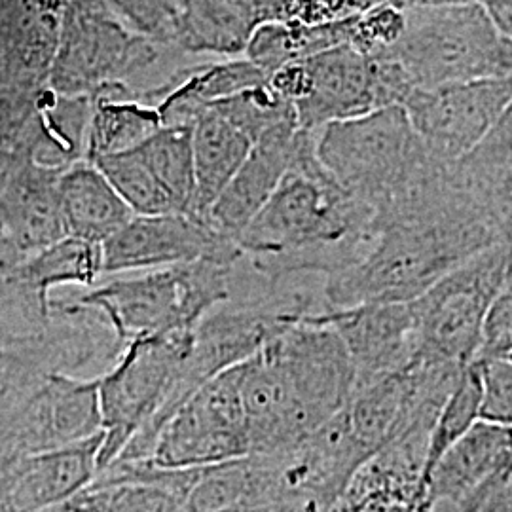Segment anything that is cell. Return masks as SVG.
Segmentation results:
<instances>
[{
    "mask_svg": "<svg viewBox=\"0 0 512 512\" xmlns=\"http://www.w3.org/2000/svg\"><path fill=\"white\" fill-rule=\"evenodd\" d=\"M499 243L494 220L458 162L452 183L427 202L378 222L370 251L327 277V311L414 302L444 275Z\"/></svg>",
    "mask_w": 512,
    "mask_h": 512,
    "instance_id": "1",
    "label": "cell"
},
{
    "mask_svg": "<svg viewBox=\"0 0 512 512\" xmlns=\"http://www.w3.org/2000/svg\"><path fill=\"white\" fill-rule=\"evenodd\" d=\"M317 131L302 129L293 164L238 238L256 272L334 275L370 251L376 213L334 181L315 152Z\"/></svg>",
    "mask_w": 512,
    "mask_h": 512,
    "instance_id": "2",
    "label": "cell"
},
{
    "mask_svg": "<svg viewBox=\"0 0 512 512\" xmlns=\"http://www.w3.org/2000/svg\"><path fill=\"white\" fill-rule=\"evenodd\" d=\"M315 152L334 181L376 213V222L435 186L454 165L429 152L403 107L332 122L317 131Z\"/></svg>",
    "mask_w": 512,
    "mask_h": 512,
    "instance_id": "3",
    "label": "cell"
},
{
    "mask_svg": "<svg viewBox=\"0 0 512 512\" xmlns=\"http://www.w3.org/2000/svg\"><path fill=\"white\" fill-rule=\"evenodd\" d=\"M192 332L131 340L99 378L103 442L97 475L116 461H147L171 418V397L192 348Z\"/></svg>",
    "mask_w": 512,
    "mask_h": 512,
    "instance_id": "4",
    "label": "cell"
},
{
    "mask_svg": "<svg viewBox=\"0 0 512 512\" xmlns=\"http://www.w3.org/2000/svg\"><path fill=\"white\" fill-rule=\"evenodd\" d=\"M232 264L202 260L110 275L90 289H76V298L97 311L126 348L137 338L196 329L205 313L230 298Z\"/></svg>",
    "mask_w": 512,
    "mask_h": 512,
    "instance_id": "5",
    "label": "cell"
},
{
    "mask_svg": "<svg viewBox=\"0 0 512 512\" xmlns=\"http://www.w3.org/2000/svg\"><path fill=\"white\" fill-rule=\"evenodd\" d=\"M404 14L403 37L378 59L395 61L412 88L511 78L512 40L484 6H408Z\"/></svg>",
    "mask_w": 512,
    "mask_h": 512,
    "instance_id": "6",
    "label": "cell"
},
{
    "mask_svg": "<svg viewBox=\"0 0 512 512\" xmlns=\"http://www.w3.org/2000/svg\"><path fill=\"white\" fill-rule=\"evenodd\" d=\"M507 266V243L469 258L412 302L416 355L444 365L475 363Z\"/></svg>",
    "mask_w": 512,
    "mask_h": 512,
    "instance_id": "7",
    "label": "cell"
},
{
    "mask_svg": "<svg viewBox=\"0 0 512 512\" xmlns=\"http://www.w3.org/2000/svg\"><path fill=\"white\" fill-rule=\"evenodd\" d=\"M158 46L131 31L107 0H69L46 86L59 95L90 97L110 84H126L135 69L158 59Z\"/></svg>",
    "mask_w": 512,
    "mask_h": 512,
    "instance_id": "8",
    "label": "cell"
},
{
    "mask_svg": "<svg viewBox=\"0 0 512 512\" xmlns=\"http://www.w3.org/2000/svg\"><path fill=\"white\" fill-rule=\"evenodd\" d=\"M249 456L238 365L203 384L177 408L145 463L165 471H192Z\"/></svg>",
    "mask_w": 512,
    "mask_h": 512,
    "instance_id": "9",
    "label": "cell"
},
{
    "mask_svg": "<svg viewBox=\"0 0 512 512\" xmlns=\"http://www.w3.org/2000/svg\"><path fill=\"white\" fill-rule=\"evenodd\" d=\"M310 90L294 105L298 126L319 131L332 122L359 118L374 110L403 107L412 84L389 59H374L351 46H336L304 59Z\"/></svg>",
    "mask_w": 512,
    "mask_h": 512,
    "instance_id": "10",
    "label": "cell"
},
{
    "mask_svg": "<svg viewBox=\"0 0 512 512\" xmlns=\"http://www.w3.org/2000/svg\"><path fill=\"white\" fill-rule=\"evenodd\" d=\"M264 349L281 368L308 437L346 408L357 374L342 338L330 325L296 323Z\"/></svg>",
    "mask_w": 512,
    "mask_h": 512,
    "instance_id": "11",
    "label": "cell"
},
{
    "mask_svg": "<svg viewBox=\"0 0 512 512\" xmlns=\"http://www.w3.org/2000/svg\"><path fill=\"white\" fill-rule=\"evenodd\" d=\"M511 101L512 76L414 88L403 109L429 152L456 164L486 139Z\"/></svg>",
    "mask_w": 512,
    "mask_h": 512,
    "instance_id": "12",
    "label": "cell"
},
{
    "mask_svg": "<svg viewBox=\"0 0 512 512\" xmlns=\"http://www.w3.org/2000/svg\"><path fill=\"white\" fill-rule=\"evenodd\" d=\"M101 247L105 277L202 260L232 264L241 256L236 239L220 234L207 220L186 213L135 215Z\"/></svg>",
    "mask_w": 512,
    "mask_h": 512,
    "instance_id": "13",
    "label": "cell"
},
{
    "mask_svg": "<svg viewBox=\"0 0 512 512\" xmlns=\"http://www.w3.org/2000/svg\"><path fill=\"white\" fill-rule=\"evenodd\" d=\"M308 321L327 323L338 332L355 366L357 382L397 372L416 357L412 302L332 310Z\"/></svg>",
    "mask_w": 512,
    "mask_h": 512,
    "instance_id": "14",
    "label": "cell"
},
{
    "mask_svg": "<svg viewBox=\"0 0 512 512\" xmlns=\"http://www.w3.org/2000/svg\"><path fill=\"white\" fill-rule=\"evenodd\" d=\"M101 442L103 433L23 456L0 482V512H44L71 501L95 480Z\"/></svg>",
    "mask_w": 512,
    "mask_h": 512,
    "instance_id": "15",
    "label": "cell"
},
{
    "mask_svg": "<svg viewBox=\"0 0 512 512\" xmlns=\"http://www.w3.org/2000/svg\"><path fill=\"white\" fill-rule=\"evenodd\" d=\"M300 135L298 120H287L256 139L247 160L207 215L215 230L238 241L293 164Z\"/></svg>",
    "mask_w": 512,
    "mask_h": 512,
    "instance_id": "16",
    "label": "cell"
},
{
    "mask_svg": "<svg viewBox=\"0 0 512 512\" xmlns=\"http://www.w3.org/2000/svg\"><path fill=\"white\" fill-rule=\"evenodd\" d=\"M63 171L21 158L0 196V232L25 260L69 238L59 198V177Z\"/></svg>",
    "mask_w": 512,
    "mask_h": 512,
    "instance_id": "17",
    "label": "cell"
},
{
    "mask_svg": "<svg viewBox=\"0 0 512 512\" xmlns=\"http://www.w3.org/2000/svg\"><path fill=\"white\" fill-rule=\"evenodd\" d=\"M287 0H179L173 44L192 54H245L262 23L283 21Z\"/></svg>",
    "mask_w": 512,
    "mask_h": 512,
    "instance_id": "18",
    "label": "cell"
},
{
    "mask_svg": "<svg viewBox=\"0 0 512 512\" xmlns=\"http://www.w3.org/2000/svg\"><path fill=\"white\" fill-rule=\"evenodd\" d=\"M511 475L509 427L478 420L439 459L425 482L431 505L452 501L461 507L482 488Z\"/></svg>",
    "mask_w": 512,
    "mask_h": 512,
    "instance_id": "19",
    "label": "cell"
},
{
    "mask_svg": "<svg viewBox=\"0 0 512 512\" xmlns=\"http://www.w3.org/2000/svg\"><path fill=\"white\" fill-rule=\"evenodd\" d=\"M101 431L99 378L46 374L31 412L35 452L55 450L97 437Z\"/></svg>",
    "mask_w": 512,
    "mask_h": 512,
    "instance_id": "20",
    "label": "cell"
},
{
    "mask_svg": "<svg viewBox=\"0 0 512 512\" xmlns=\"http://www.w3.org/2000/svg\"><path fill=\"white\" fill-rule=\"evenodd\" d=\"M59 198L67 234L97 245L135 217L99 167L88 160L74 162L61 173Z\"/></svg>",
    "mask_w": 512,
    "mask_h": 512,
    "instance_id": "21",
    "label": "cell"
},
{
    "mask_svg": "<svg viewBox=\"0 0 512 512\" xmlns=\"http://www.w3.org/2000/svg\"><path fill=\"white\" fill-rule=\"evenodd\" d=\"M92 116L86 139V160L122 154L141 147L164 128L154 105L135 97L128 84H110L90 95Z\"/></svg>",
    "mask_w": 512,
    "mask_h": 512,
    "instance_id": "22",
    "label": "cell"
},
{
    "mask_svg": "<svg viewBox=\"0 0 512 512\" xmlns=\"http://www.w3.org/2000/svg\"><path fill=\"white\" fill-rule=\"evenodd\" d=\"M251 148L253 141L215 110H205L196 120L192 126L196 184L192 217L207 220L211 207L247 160Z\"/></svg>",
    "mask_w": 512,
    "mask_h": 512,
    "instance_id": "23",
    "label": "cell"
},
{
    "mask_svg": "<svg viewBox=\"0 0 512 512\" xmlns=\"http://www.w3.org/2000/svg\"><path fill=\"white\" fill-rule=\"evenodd\" d=\"M19 274L46 300L48 293L55 289H90L105 277L103 247L69 236L29 256L19 266Z\"/></svg>",
    "mask_w": 512,
    "mask_h": 512,
    "instance_id": "24",
    "label": "cell"
},
{
    "mask_svg": "<svg viewBox=\"0 0 512 512\" xmlns=\"http://www.w3.org/2000/svg\"><path fill=\"white\" fill-rule=\"evenodd\" d=\"M139 152L177 213L190 215L196 188L192 128L164 126L139 147Z\"/></svg>",
    "mask_w": 512,
    "mask_h": 512,
    "instance_id": "25",
    "label": "cell"
},
{
    "mask_svg": "<svg viewBox=\"0 0 512 512\" xmlns=\"http://www.w3.org/2000/svg\"><path fill=\"white\" fill-rule=\"evenodd\" d=\"M480 404H482V385L476 363L465 366L452 387L450 395L440 406L437 420L433 423L425 458L421 467V482L425 486L427 478L439 459L458 442L463 435L471 431V427L480 420Z\"/></svg>",
    "mask_w": 512,
    "mask_h": 512,
    "instance_id": "26",
    "label": "cell"
},
{
    "mask_svg": "<svg viewBox=\"0 0 512 512\" xmlns=\"http://www.w3.org/2000/svg\"><path fill=\"white\" fill-rule=\"evenodd\" d=\"M93 164L107 177L120 198L128 203L133 215H169L175 205L145 164L139 147L101 158Z\"/></svg>",
    "mask_w": 512,
    "mask_h": 512,
    "instance_id": "27",
    "label": "cell"
},
{
    "mask_svg": "<svg viewBox=\"0 0 512 512\" xmlns=\"http://www.w3.org/2000/svg\"><path fill=\"white\" fill-rule=\"evenodd\" d=\"M211 110H215L224 120H228L234 128L245 133L253 143L281 122L296 120L293 105L283 101L277 93L270 88V84H260L251 90L232 95L213 103Z\"/></svg>",
    "mask_w": 512,
    "mask_h": 512,
    "instance_id": "28",
    "label": "cell"
},
{
    "mask_svg": "<svg viewBox=\"0 0 512 512\" xmlns=\"http://www.w3.org/2000/svg\"><path fill=\"white\" fill-rule=\"evenodd\" d=\"M406 8L380 6L349 18L348 46L368 57H384L403 37Z\"/></svg>",
    "mask_w": 512,
    "mask_h": 512,
    "instance_id": "29",
    "label": "cell"
},
{
    "mask_svg": "<svg viewBox=\"0 0 512 512\" xmlns=\"http://www.w3.org/2000/svg\"><path fill=\"white\" fill-rule=\"evenodd\" d=\"M116 16L137 35L156 44H173L179 0H107Z\"/></svg>",
    "mask_w": 512,
    "mask_h": 512,
    "instance_id": "30",
    "label": "cell"
},
{
    "mask_svg": "<svg viewBox=\"0 0 512 512\" xmlns=\"http://www.w3.org/2000/svg\"><path fill=\"white\" fill-rule=\"evenodd\" d=\"M482 385L480 420L512 427V361L509 357H478Z\"/></svg>",
    "mask_w": 512,
    "mask_h": 512,
    "instance_id": "31",
    "label": "cell"
},
{
    "mask_svg": "<svg viewBox=\"0 0 512 512\" xmlns=\"http://www.w3.org/2000/svg\"><path fill=\"white\" fill-rule=\"evenodd\" d=\"M40 90L0 93V150L21 156L37 114Z\"/></svg>",
    "mask_w": 512,
    "mask_h": 512,
    "instance_id": "32",
    "label": "cell"
},
{
    "mask_svg": "<svg viewBox=\"0 0 512 512\" xmlns=\"http://www.w3.org/2000/svg\"><path fill=\"white\" fill-rule=\"evenodd\" d=\"M465 173V171H463ZM494 220L501 243H512V152L482 179H471Z\"/></svg>",
    "mask_w": 512,
    "mask_h": 512,
    "instance_id": "33",
    "label": "cell"
},
{
    "mask_svg": "<svg viewBox=\"0 0 512 512\" xmlns=\"http://www.w3.org/2000/svg\"><path fill=\"white\" fill-rule=\"evenodd\" d=\"M512 353V243L507 245V266L484 327L478 357H505Z\"/></svg>",
    "mask_w": 512,
    "mask_h": 512,
    "instance_id": "34",
    "label": "cell"
},
{
    "mask_svg": "<svg viewBox=\"0 0 512 512\" xmlns=\"http://www.w3.org/2000/svg\"><path fill=\"white\" fill-rule=\"evenodd\" d=\"M512 152V101L501 118L497 120L492 131L478 147L459 160L461 169L471 179H482L492 173L497 165L501 164Z\"/></svg>",
    "mask_w": 512,
    "mask_h": 512,
    "instance_id": "35",
    "label": "cell"
},
{
    "mask_svg": "<svg viewBox=\"0 0 512 512\" xmlns=\"http://www.w3.org/2000/svg\"><path fill=\"white\" fill-rule=\"evenodd\" d=\"M459 512H512V475L476 492Z\"/></svg>",
    "mask_w": 512,
    "mask_h": 512,
    "instance_id": "36",
    "label": "cell"
},
{
    "mask_svg": "<svg viewBox=\"0 0 512 512\" xmlns=\"http://www.w3.org/2000/svg\"><path fill=\"white\" fill-rule=\"evenodd\" d=\"M484 8L499 33L512 40V0H486Z\"/></svg>",
    "mask_w": 512,
    "mask_h": 512,
    "instance_id": "37",
    "label": "cell"
},
{
    "mask_svg": "<svg viewBox=\"0 0 512 512\" xmlns=\"http://www.w3.org/2000/svg\"><path fill=\"white\" fill-rule=\"evenodd\" d=\"M23 262H25V256L21 255L18 249L0 232V281H4L6 277L14 274Z\"/></svg>",
    "mask_w": 512,
    "mask_h": 512,
    "instance_id": "38",
    "label": "cell"
},
{
    "mask_svg": "<svg viewBox=\"0 0 512 512\" xmlns=\"http://www.w3.org/2000/svg\"><path fill=\"white\" fill-rule=\"evenodd\" d=\"M19 164H21V156L14 154V152L0 150V196H2L4 188L10 183L12 175L16 173Z\"/></svg>",
    "mask_w": 512,
    "mask_h": 512,
    "instance_id": "39",
    "label": "cell"
},
{
    "mask_svg": "<svg viewBox=\"0 0 512 512\" xmlns=\"http://www.w3.org/2000/svg\"><path fill=\"white\" fill-rule=\"evenodd\" d=\"M486 0H408V6H467V4H480L484 6Z\"/></svg>",
    "mask_w": 512,
    "mask_h": 512,
    "instance_id": "40",
    "label": "cell"
},
{
    "mask_svg": "<svg viewBox=\"0 0 512 512\" xmlns=\"http://www.w3.org/2000/svg\"><path fill=\"white\" fill-rule=\"evenodd\" d=\"M509 444H511V475H512V427H509Z\"/></svg>",
    "mask_w": 512,
    "mask_h": 512,
    "instance_id": "41",
    "label": "cell"
},
{
    "mask_svg": "<svg viewBox=\"0 0 512 512\" xmlns=\"http://www.w3.org/2000/svg\"><path fill=\"white\" fill-rule=\"evenodd\" d=\"M505 357H509V359H511L512 361V353H509V355H505Z\"/></svg>",
    "mask_w": 512,
    "mask_h": 512,
    "instance_id": "42",
    "label": "cell"
}]
</instances>
